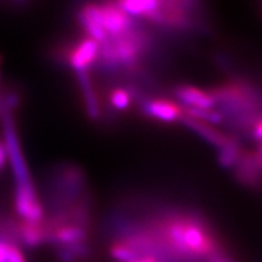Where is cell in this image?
Masks as SVG:
<instances>
[{"mask_svg":"<svg viewBox=\"0 0 262 262\" xmlns=\"http://www.w3.org/2000/svg\"><path fill=\"white\" fill-rule=\"evenodd\" d=\"M14 209L16 215L26 222H41L45 220L44 206H42L35 186L32 187L15 188Z\"/></svg>","mask_w":262,"mask_h":262,"instance_id":"6","label":"cell"},{"mask_svg":"<svg viewBox=\"0 0 262 262\" xmlns=\"http://www.w3.org/2000/svg\"><path fill=\"white\" fill-rule=\"evenodd\" d=\"M257 153H258V155H260V157L262 158V143H260V146H258Z\"/></svg>","mask_w":262,"mask_h":262,"instance_id":"24","label":"cell"},{"mask_svg":"<svg viewBox=\"0 0 262 262\" xmlns=\"http://www.w3.org/2000/svg\"><path fill=\"white\" fill-rule=\"evenodd\" d=\"M110 101L111 104L116 108V110H126L131 103V95L126 89H118L112 90V93L110 95Z\"/></svg>","mask_w":262,"mask_h":262,"instance_id":"18","label":"cell"},{"mask_svg":"<svg viewBox=\"0 0 262 262\" xmlns=\"http://www.w3.org/2000/svg\"><path fill=\"white\" fill-rule=\"evenodd\" d=\"M83 11L93 18L96 24L103 29L108 38L118 37L131 28L135 27L131 17L118 4L107 3V4H88Z\"/></svg>","mask_w":262,"mask_h":262,"instance_id":"4","label":"cell"},{"mask_svg":"<svg viewBox=\"0 0 262 262\" xmlns=\"http://www.w3.org/2000/svg\"><path fill=\"white\" fill-rule=\"evenodd\" d=\"M215 104L222 108L221 116L229 118L235 129L248 131L262 118V93L244 80H232L209 91Z\"/></svg>","mask_w":262,"mask_h":262,"instance_id":"1","label":"cell"},{"mask_svg":"<svg viewBox=\"0 0 262 262\" xmlns=\"http://www.w3.org/2000/svg\"><path fill=\"white\" fill-rule=\"evenodd\" d=\"M55 254H56L57 260L60 262H78L89 256L90 249L88 244L83 242V243L55 248Z\"/></svg>","mask_w":262,"mask_h":262,"instance_id":"15","label":"cell"},{"mask_svg":"<svg viewBox=\"0 0 262 262\" xmlns=\"http://www.w3.org/2000/svg\"><path fill=\"white\" fill-rule=\"evenodd\" d=\"M18 245L27 249L39 248L42 244H47V227L45 222H26L19 221L16 224Z\"/></svg>","mask_w":262,"mask_h":262,"instance_id":"9","label":"cell"},{"mask_svg":"<svg viewBox=\"0 0 262 262\" xmlns=\"http://www.w3.org/2000/svg\"><path fill=\"white\" fill-rule=\"evenodd\" d=\"M100 54V44L89 37L84 38L68 52V64L78 72H88L90 66L97 60Z\"/></svg>","mask_w":262,"mask_h":262,"instance_id":"7","label":"cell"},{"mask_svg":"<svg viewBox=\"0 0 262 262\" xmlns=\"http://www.w3.org/2000/svg\"><path fill=\"white\" fill-rule=\"evenodd\" d=\"M47 244L52 247H64L75 243H83L88 237L86 228L78 225H63L54 229H47Z\"/></svg>","mask_w":262,"mask_h":262,"instance_id":"10","label":"cell"},{"mask_svg":"<svg viewBox=\"0 0 262 262\" xmlns=\"http://www.w3.org/2000/svg\"><path fill=\"white\" fill-rule=\"evenodd\" d=\"M11 243L8 238L0 235V262H8L9 247Z\"/></svg>","mask_w":262,"mask_h":262,"instance_id":"20","label":"cell"},{"mask_svg":"<svg viewBox=\"0 0 262 262\" xmlns=\"http://www.w3.org/2000/svg\"><path fill=\"white\" fill-rule=\"evenodd\" d=\"M110 251H111V255H112V257L120 262H134L136 260H140V258H142L135 250H133V249L122 243V242L114 243L112 247H111Z\"/></svg>","mask_w":262,"mask_h":262,"instance_id":"17","label":"cell"},{"mask_svg":"<svg viewBox=\"0 0 262 262\" xmlns=\"http://www.w3.org/2000/svg\"><path fill=\"white\" fill-rule=\"evenodd\" d=\"M235 169V178L242 185H260L262 180V158L257 152H243L239 158Z\"/></svg>","mask_w":262,"mask_h":262,"instance_id":"8","label":"cell"},{"mask_svg":"<svg viewBox=\"0 0 262 262\" xmlns=\"http://www.w3.org/2000/svg\"><path fill=\"white\" fill-rule=\"evenodd\" d=\"M0 64H2V57H0Z\"/></svg>","mask_w":262,"mask_h":262,"instance_id":"26","label":"cell"},{"mask_svg":"<svg viewBox=\"0 0 262 262\" xmlns=\"http://www.w3.org/2000/svg\"><path fill=\"white\" fill-rule=\"evenodd\" d=\"M251 135H253L254 140H256L258 142L262 143V118H260V119L254 124L253 129H251Z\"/></svg>","mask_w":262,"mask_h":262,"instance_id":"21","label":"cell"},{"mask_svg":"<svg viewBox=\"0 0 262 262\" xmlns=\"http://www.w3.org/2000/svg\"><path fill=\"white\" fill-rule=\"evenodd\" d=\"M8 262H28L21 247L16 243H11L9 247Z\"/></svg>","mask_w":262,"mask_h":262,"instance_id":"19","label":"cell"},{"mask_svg":"<svg viewBox=\"0 0 262 262\" xmlns=\"http://www.w3.org/2000/svg\"><path fill=\"white\" fill-rule=\"evenodd\" d=\"M6 160H8V156H6L4 143H3V141H0V171H2L3 168L5 166Z\"/></svg>","mask_w":262,"mask_h":262,"instance_id":"22","label":"cell"},{"mask_svg":"<svg viewBox=\"0 0 262 262\" xmlns=\"http://www.w3.org/2000/svg\"><path fill=\"white\" fill-rule=\"evenodd\" d=\"M146 116L162 120V122L171 123L181 120L183 117L182 107L180 104L169 100H150L147 101L142 107Z\"/></svg>","mask_w":262,"mask_h":262,"instance_id":"11","label":"cell"},{"mask_svg":"<svg viewBox=\"0 0 262 262\" xmlns=\"http://www.w3.org/2000/svg\"><path fill=\"white\" fill-rule=\"evenodd\" d=\"M148 37L142 29L133 27L118 37L108 38L101 45L98 57L104 68H135L141 56L148 49Z\"/></svg>","mask_w":262,"mask_h":262,"instance_id":"2","label":"cell"},{"mask_svg":"<svg viewBox=\"0 0 262 262\" xmlns=\"http://www.w3.org/2000/svg\"><path fill=\"white\" fill-rule=\"evenodd\" d=\"M243 149L235 137H229L228 143L224 148L219 149V163L226 169H232L237 165Z\"/></svg>","mask_w":262,"mask_h":262,"instance_id":"16","label":"cell"},{"mask_svg":"<svg viewBox=\"0 0 262 262\" xmlns=\"http://www.w3.org/2000/svg\"><path fill=\"white\" fill-rule=\"evenodd\" d=\"M181 122L185 124L188 129H191L192 131H194L195 134H198V135L201 136L203 140H205L206 142L215 146L216 148H224V147L228 143L229 136H226L225 134L216 130L215 127L210 126L209 124L199 122V120L192 119V118L185 116L181 118Z\"/></svg>","mask_w":262,"mask_h":262,"instance_id":"13","label":"cell"},{"mask_svg":"<svg viewBox=\"0 0 262 262\" xmlns=\"http://www.w3.org/2000/svg\"><path fill=\"white\" fill-rule=\"evenodd\" d=\"M78 83L80 85L81 94H83V100L86 113L91 119H97L100 117V106H98V100L96 91L91 81L89 73L88 72H78L77 73Z\"/></svg>","mask_w":262,"mask_h":262,"instance_id":"14","label":"cell"},{"mask_svg":"<svg viewBox=\"0 0 262 262\" xmlns=\"http://www.w3.org/2000/svg\"><path fill=\"white\" fill-rule=\"evenodd\" d=\"M81 186H83V173L77 166H66L57 173V179L55 180V203L57 208L60 206V211L64 210V205L67 203L75 201L79 194Z\"/></svg>","mask_w":262,"mask_h":262,"instance_id":"5","label":"cell"},{"mask_svg":"<svg viewBox=\"0 0 262 262\" xmlns=\"http://www.w3.org/2000/svg\"><path fill=\"white\" fill-rule=\"evenodd\" d=\"M225 262H235L233 258L232 257H229V256H226V258H225Z\"/></svg>","mask_w":262,"mask_h":262,"instance_id":"25","label":"cell"},{"mask_svg":"<svg viewBox=\"0 0 262 262\" xmlns=\"http://www.w3.org/2000/svg\"><path fill=\"white\" fill-rule=\"evenodd\" d=\"M175 96L185 106V108L211 110L215 106L214 98L208 91L189 86V85H181V86L176 88Z\"/></svg>","mask_w":262,"mask_h":262,"instance_id":"12","label":"cell"},{"mask_svg":"<svg viewBox=\"0 0 262 262\" xmlns=\"http://www.w3.org/2000/svg\"><path fill=\"white\" fill-rule=\"evenodd\" d=\"M134 262H158V261H157L155 257H142L140 258V260H136Z\"/></svg>","mask_w":262,"mask_h":262,"instance_id":"23","label":"cell"},{"mask_svg":"<svg viewBox=\"0 0 262 262\" xmlns=\"http://www.w3.org/2000/svg\"><path fill=\"white\" fill-rule=\"evenodd\" d=\"M0 118H2L3 126V143H4L6 156H8L10 166H11L15 188L35 186L33 182L31 170L28 168L27 160H26L24 149H22L14 117L11 113H6Z\"/></svg>","mask_w":262,"mask_h":262,"instance_id":"3","label":"cell"}]
</instances>
